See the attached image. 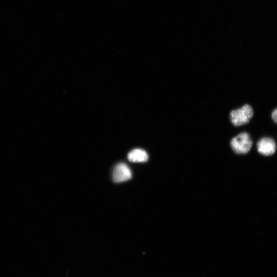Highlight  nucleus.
<instances>
[{"label": "nucleus", "mask_w": 277, "mask_h": 277, "mask_svg": "<svg viewBox=\"0 0 277 277\" xmlns=\"http://www.w3.org/2000/svg\"><path fill=\"white\" fill-rule=\"evenodd\" d=\"M254 116L252 107L245 104L240 109L231 111L229 115L230 121L236 127H240L248 124Z\"/></svg>", "instance_id": "obj_1"}, {"label": "nucleus", "mask_w": 277, "mask_h": 277, "mask_svg": "<svg viewBox=\"0 0 277 277\" xmlns=\"http://www.w3.org/2000/svg\"><path fill=\"white\" fill-rule=\"evenodd\" d=\"M230 145L233 150L237 154L248 153L253 146V141L249 134L241 133L231 140Z\"/></svg>", "instance_id": "obj_2"}, {"label": "nucleus", "mask_w": 277, "mask_h": 277, "mask_svg": "<svg viewBox=\"0 0 277 277\" xmlns=\"http://www.w3.org/2000/svg\"><path fill=\"white\" fill-rule=\"evenodd\" d=\"M257 149L262 155L270 156L276 150V144L274 139L269 137L261 138L257 143Z\"/></svg>", "instance_id": "obj_3"}, {"label": "nucleus", "mask_w": 277, "mask_h": 277, "mask_svg": "<svg viewBox=\"0 0 277 277\" xmlns=\"http://www.w3.org/2000/svg\"><path fill=\"white\" fill-rule=\"evenodd\" d=\"M132 174L129 167L125 163H119L115 167L113 174V180L120 183L130 180Z\"/></svg>", "instance_id": "obj_4"}, {"label": "nucleus", "mask_w": 277, "mask_h": 277, "mask_svg": "<svg viewBox=\"0 0 277 277\" xmlns=\"http://www.w3.org/2000/svg\"><path fill=\"white\" fill-rule=\"evenodd\" d=\"M128 159L132 162L143 163L147 161L148 156L145 150L141 149H135L129 153Z\"/></svg>", "instance_id": "obj_5"}, {"label": "nucleus", "mask_w": 277, "mask_h": 277, "mask_svg": "<svg viewBox=\"0 0 277 277\" xmlns=\"http://www.w3.org/2000/svg\"><path fill=\"white\" fill-rule=\"evenodd\" d=\"M272 118L273 121L277 124V108L273 112Z\"/></svg>", "instance_id": "obj_6"}]
</instances>
